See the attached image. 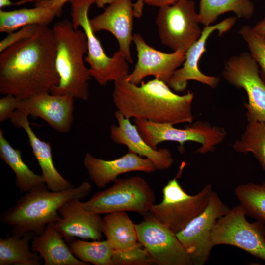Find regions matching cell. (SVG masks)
Here are the masks:
<instances>
[{"label":"cell","mask_w":265,"mask_h":265,"mask_svg":"<svg viewBox=\"0 0 265 265\" xmlns=\"http://www.w3.org/2000/svg\"><path fill=\"white\" fill-rule=\"evenodd\" d=\"M234 193L246 215L265 225V181L261 184L239 185Z\"/></svg>","instance_id":"obj_29"},{"label":"cell","mask_w":265,"mask_h":265,"mask_svg":"<svg viewBox=\"0 0 265 265\" xmlns=\"http://www.w3.org/2000/svg\"><path fill=\"white\" fill-rule=\"evenodd\" d=\"M40 26L29 25L24 26L16 31L9 33L0 42V52L20 41L31 37L37 31Z\"/></svg>","instance_id":"obj_33"},{"label":"cell","mask_w":265,"mask_h":265,"mask_svg":"<svg viewBox=\"0 0 265 265\" xmlns=\"http://www.w3.org/2000/svg\"><path fill=\"white\" fill-rule=\"evenodd\" d=\"M230 207L213 191L203 212L191 220L176 235L189 255L192 265H203L208 261L212 248V230Z\"/></svg>","instance_id":"obj_12"},{"label":"cell","mask_w":265,"mask_h":265,"mask_svg":"<svg viewBox=\"0 0 265 265\" xmlns=\"http://www.w3.org/2000/svg\"><path fill=\"white\" fill-rule=\"evenodd\" d=\"M91 186L83 181L77 187L54 192L47 186L36 188L19 199L1 215V221L11 228L12 235L22 237L27 232L41 234L47 224L60 218L59 209L66 202L82 199L91 192Z\"/></svg>","instance_id":"obj_3"},{"label":"cell","mask_w":265,"mask_h":265,"mask_svg":"<svg viewBox=\"0 0 265 265\" xmlns=\"http://www.w3.org/2000/svg\"><path fill=\"white\" fill-rule=\"evenodd\" d=\"M28 115L23 110L16 109L11 118L12 125L16 128H22L26 132L33 154L42 170L47 188L54 192L60 191L74 187L55 167L49 142L41 140L35 134L28 119Z\"/></svg>","instance_id":"obj_21"},{"label":"cell","mask_w":265,"mask_h":265,"mask_svg":"<svg viewBox=\"0 0 265 265\" xmlns=\"http://www.w3.org/2000/svg\"><path fill=\"white\" fill-rule=\"evenodd\" d=\"M97 0H71V15L74 27H81L86 35L88 51L85 61L90 66V74L100 85L105 86L109 81L126 78L129 66L118 51L112 57L108 56L94 34L88 15L90 6Z\"/></svg>","instance_id":"obj_7"},{"label":"cell","mask_w":265,"mask_h":265,"mask_svg":"<svg viewBox=\"0 0 265 265\" xmlns=\"http://www.w3.org/2000/svg\"><path fill=\"white\" fill-rule=\"evenodd\" d=\"M134 16L132 0H113L104 12L90 20L94 33L106 30L115 36L119 44L118 52L130 63L133 62L130 45Z\"/></svg>","instance_id":"obj_17"},{"label":"cell","mask_w":265,"mask_h":265,"mask_svg":"<svg viewBox=\"0 0 265 265\" xmlns=\"http://www.w3.org/2000/svg\"><path fill=\"white\" fill-rule=\"evenodd\" d=\"M246 216L240 205L230 209L212 230V245L233 246L265 261V225L258 221L250 222Z\"/></svg>","instance_id":"obj_9"},{"label":"cell","mask_w":265,"mask_h":265,"mask_svg":"<svg viewBox=\"0 0 265 265\" xmlns=\"http://www.w3.org/2000/svg\"><path fill=\"white\" fill-rule=\"evenodd\" d=\"M115 117L118 125H112L110 128V137L114 143L125 145L129 152L148 159L157 170H166L172 166L174 159L168 149L152 147L141 136L136 125L119 111L116 110Z\"/></svg>","instance_id":"obj_20"},{"label":"cell","mask_w":265,"mask_h":265,"mask_svg":"<svg viewBox=\"0 0 265 265\" xmlns=\"http://www.w3.org/2000/svg\"><path fill=\"white\" fill-rule=\"evenodd\" d=\"M13 4L10 0H0V8H2L4 7L9 6Z\"/></svg>","instance_id":"obj_38"},{"label":"cell","mask_w":265,"mask_h":265,"mask_svg":"<svg viewBox=\"0 0 265 265\" xmlns=\"http://www.w3.org/2000/svg\"><path fill=\"white\" fill-rule=\"evenodd\" d=\"M56 227L55 222L47 224L44 231L35 237L31 249L44 260L45 265H88L76 257Z\"/></svg>","instance_id":"obj_22"},{"label":"cell","mask_w":265,"mask_h":265,"mask_svg":"<svg viewBox=\"0 0 265 265\" xmlns=\"http://www.w3.org/2000/svg\"><path fill=\"white\" fill-rule=\"evenodd\" d=\"M71 0H37L35 2V6H49L55 4H65Z\"/></svg>","instance_id":"obj_36"},{"label":"cell","mask_w":265,"mask_h":265,"mask_svg":"<svg viewBox=\"0 0 265 265\" xmlns=\"http://www.w3.org/2000/svg\"><path fill=\"white\" fill-rule=\"evenodd\" d=\"M222 76L237 88L245 90L248 103L244 104L247 119L265 122V83L257 62L249 53L232 56L225 63Z\"/></svg>","instance_id":"obj_11"},{"label":"cell","mask_w":265,"mask_h":265,"mask_svg":"<svg viewBox=\"0 0 265 265\" xmlns=\"http://www.w3.org/2000/svg\"><path fill=\"white\" fill-rule=\"evenodd\" d=\"M109 188L83 202L88 212L101 214L131 211L146 215L155 204L154 192L147 181L135 176L117 179Z\"/></svg>","instance_id":"obj_6"},{"label":"cell","mask_w":265,"mask_h":265,"mask_svg":"<svg viewBox=\"0 0 265 265\" xmlns=\"http://www.w3.org/2000/svg\"><path fill=\"white\" fill-rule=\"evenodd\" d=\"M83 163L90 180L99 188H104L107 184L114 182L122 174L132 171L151 173L157 170L150 159L129 151L112 160L99 159L87 153Z\"/></svg>","instance_id":"obj_19"},{"label":"cell","mask_w":265,"mask_h":265,"mask_svg":"<svg viewBox=\"0 0 265 265\" xmlns=\"http://www.w3.org/2000/svg\"><path fill=\"white\" fill-rule=\"evenodd\" d=\"M180 0H138L133 3L135 16L139 18L142 14V10L144 4L149 6L161 7L175 3Z\"/></svg>","instance_id":"obj_35"},{"label":"cell","mask_w":265,"mask_h":265,"mask_svg":"<svg viewBox=\"0 0 265 265\" xmlns=\"http://www.w3.org/2000/svg\"><path fill=\"white\" fill-rule=\"evenodd\" d=\"M74 99L68 95L41 93L21 99L18 109L42 119L59 132L65 133L73 121Z\"/></svg>","instance_id":"obj_16"},{"label":"cell","mask_w":265,"mask_h":265,"mask_svg":"<svg viewBox=\"0 0 265 265\" xmlns=\"http://www.w3.org/2000/svg\"><path fill=\"white\" fill-rule=\"evenodd\" d=\"M138 241L148 251L154 264L192 265L176 234L148 215L136 224Z\"/></svg>","instance_id":"obj_13"},{"label":"cell","mask_w":265,"mask_h":265,"mask_svg":"<svg viewBox=\"0 0 265 265\" xmlns=\"http://www.w3.org/2000/svg\"><path fill=\"white\" fill-rule=\"evenodd\" d=\"M114 82L113 102L126 118L173 125L192 123L193 92L176 94L167 84L155 78L147 82L142 81L140 85L125 78Z\"/></svg>","instance_id":"obj_2"},{"label":"cell","mask_w":265,"mask_h":265,"mask_svg":"<svg viewBox=\"0 0 265 265\" xmlns=\"http://www.w3.org/2000/svg\"><path fill=\"white\" fill-rule=\"evenodd\" d=\"M64 4L35 6L33 8H23L6 11L0 9V32L10 33L27 25L48 26L55 17L62 13Z\"/></svg>","instance_id":"obj_23"},{"label":"cell","mask_w":265,"mask_h":265,"mask_svg":"<svg viewBox=\"0 0 265 265\" xmlns=\"http://www.w3.org/2000/svg\"><path fill=\"white\" fill-rule=\"evenodd\" d=\"M132 41L138 60L133 71L125 78L132 84L139 85L149 76L168 84L175 71L185 60L186 53L178 51L169 53L157 50L148 45L140 34H134Z\"/></svg>","instance_id":"obj_15"},{"label":"cell","mask_w":265,"mask_h":265,"mask_svg":"<svg viewBox=\"0 0 265 265\" xmlns=\"http://www.w3.org/2000/svg\"><path fill=\"white\" fill-rule=\"evenodd\" d=\"M33 232H27L22 237L8 236L0 239V265H40L42 257L31 251L29 242Z\"/></svg>","instance_id":"obj_26"},{"label":"cell","mask_w":265,"mask_h":265,"mask_svg":"<svg viewBox=\"0 0 265 265\" xmlns=\"http://www.w3.org/2000/svg\"><path fill=\"white\" fill-rule=\"evenodd\" d=\"M69 247L72 254L81 261L95 265H112L114 249L107 240L92 242L72 241Z\"/></svg>","instance_id":"obj_30"},{"label":"cell","mask_w":265,"mask_h":265,"mask_svg":"<svg viewBox=\"0 0 265 265\" xmlns=\"http://www.w3.org/2000/svg\"><path fill=\"white\" fill-rule=\"evenodd\" d=\"M245 129L238 139L232 145L238 153H251L265 171V122L247 119Z\"/></svg>","instance_id":"obj_28"},{"label":"cell","mask_w":265,"mask_h":265,"mask_svg":"<svg viewBox=\"0 0 265 265\" xmlns=\"http://www.w3.org/2000/svg\"><path fill=\"white\" fill-rule=\"evenodd\" d=\"M156 23L161 42L173 52L186 53L202 31L195 2L191 0H180L159 7Z\"/></svg>","instance_id":"obj_10"},{"label":"cell","mask_w":265,"mask_h":265,"mask_svg":"<svg viewBox=\"0 0 265 265\" xmlns=\"http://www.w3.org/2000/svg\"><path fill=\"white\" fill-rule=\"evenodd\" d=\"M237 19L236 17H230L215 25L205 26L200 37L186 52L182 67L177 69L170 78L167 84L171 89L177 92L185 91L188 81L191 80L205 84L212 89L218 86L220 78L203 74L198 68V62L206 51V43L210 35L215 31L218 32L219 36L223 35L231 29Z\"/></svg>","instance_id":"obj_14"},{"label":"cell","mask_w":265,"mask_h":265,"mask_svg":"<svg viewBox=\"0 0 265 265\" xmlns=\"http://www.w3.org/2000/svg\"><path fill=\"white\" fill-rule=\"evenodd\" d=\"M80 200H70L59 209L60 218L55 222L56 227L68 242L76 237L100 240L103 234V218L100 214L87 211Z\"/></svg>","instance_id":"obj_18"},{"label":"cell","mask_w":265,"mask_h":265,"mask_svg":"<svg viewBox=\"0 0 265 265\" xmlns=\"http://www.w3.org/2000/svg\"><path fill=\"white\" fill-rule=\"evenodd\" d=\"M182 169L164 186L162 201L154 204L147 214L176 234L203 212L213 191L208 184L195 195L186 193L178 181Z\"/></svg>","instance_id":"obj_5"},{"label":"cell","mask_w":265,"mask_h":265,"mask_svg":"<svg viewBox=\"0 0 265 265\" xmlns=\"http://www.w3.org/2000/svg\"><path fill=\"white\" fill-rule=\"evenodd\" d=\"M52 28L56 41L55 63L59 82L51 93L86 100L92 78L83 58L88 51L86 35L67 20L57 22Z\"/></svg>","instance_id":"obj_4"},{"label":"cell","mask_w":265,"mask_h":265,"mask_svg":"<svg viewBox=\"0 0 265 265\" xmlns=\"http://www.w3.org/2000/svg\"><path fill=\"white\" fill-rule=\"evenodd\" d=\"M0 158L15 173L16 186L21 193L46 186L42 175L35 174L24 162L21 151L13 148L0 129Z\"/></svg>","instance_id":"obj_24"},{"label":"cell","mask_w":265,"mask_h":265,"mask_svg":"<svg viewBox=\"0 0 265 265\" xmlns=\"http://www.w3.org/2000/svg\"><path fill=\"white\" fill-rule=\"evenodd\" d=\"M251 0H200L199 23L205 26L215 22L220 15L234 12L238 18L249 19L254 12Z\"/></svg>","instance_id":"obj_27"},{"label":"cell","mask_w":265,"mask_h":265,"mask_svg":"<svg viewBox=\"0 0 265 265\" xmlns=\"http://www.w3.org/2000/svg\"><path fill=\"white\" fill-rule=\"evenodd\" d=\"M103 234L114 251L129 249L138 243L136 224L126 212L107 214L103 218Z\"/></svg>","instance_id":"obj_25"},{"label":"cell","mask_w":265,"mask_h":265,"mask_svg":"<svg viewBox=\"0 0 265 265\" xmlns=\"http://www.w3.org/2000/svg\"><path fill=\"white\" fill-rule=\"evenodd\" d=\"M134 122L144 140L154 149H158V144L165 141L177 142L183 149L186 142L192 141L200 144L195 152L205 154L213 152L227 135L224 128L204 121L191 123L183 129L167 123L135 119Z\"/></svg>","instance_id":"obj_8"},{"label":"cell","mask_w":265,"mask_h":265,"mask_svg":"<svg viewBox=\"0 0 265 265\" xmlns=\"http://www.w3.org/2000/svg\"><path fill=\"white\" fill-rule=\"evenodd\" d=\"M53 28L40 26L30 37L0 53V93L24 99L51 93L59 82Z\"/></svg>","instance_id":"obj_1"},{"label":"cell","mask_w":265,"mask_h":265,"mask_svg":"<svg viewBox=\"0 0 265 265\" xmlns=\"http://www.w3.org/2000/svg\"><path fill=\"white\" fill-rule=\"evenodd\" d=\"M252 28L256 33L265 36V18L259 21Z\"/></svg>","instance_id":"obj_37"},{"label":"cell","mask_w":265,"mask_h":265,"mask_svg":"<svg viewBox=\"0 0 265 265\" xmlns=\"http://www.w3.org/2000/svg\"><path fill=\"white\" fill-rule=\"evenodd\" d=\"M252 0L258 1V0Z\"/></svg>","instance_id":"obj_39"},{"label":"cell","mask_w":265,"mask_h":265,"mask_svg":"<svg viewBox=\"0 0 265 265\" xmlns=\"http://www.w3.org/2000/svg\"><path fill=\"white\" fill-rule=\"evenodd\" d=\"M238 33L247 44L250 55L260 68V76L265 83V36L256 33L247 25L242 26Z\"/></svg>","instance_id":"obj_31"},{"label":"cell","mask_w":265,"mask_h":265,"mask_svg":"<svg viewBox=\"0 0 265 265\" xmlns=\"http://www.w3.org/2000/svg\"><path fill=\"white\" fill-rule=\"evenodd\" d=\"M112 265H150L154 264L148 251L138 242L134 247L120 251H114Z\"/></svg>","instance_id":"obj_32"},{"label":"cell","mask_w":265,"mask_h":265,"mask_svg":"<svg viewBox=\"0 0 265 265\" xmlns=\"http://www.w3.org/2000/svg\"><path fill=\"white\" fill-rule=\"evenodd\" d=\"M21 99L13 95L6 94L0 99V122L10 119L14 112L18 109Z\"/></svg>","instance_id":"obj_34"}]
</instances>
